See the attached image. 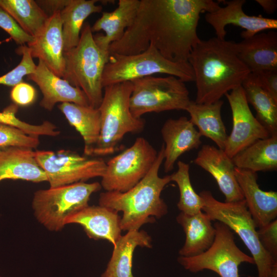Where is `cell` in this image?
<instances>
[{
  "label": "cell",
  "instance_id": "cell-1",
  "mask_svg": "<svg viewBox=\"0 0 277 277\" xmlns=\"http://www.w3.org/2000/svg\"><path fill=\"white\" fill-rule=\"evenodd\" d=\"M220 7L212 0H140L133 23L110 46V54H137L151 45L170 61L188 62L201 40L197 33L200 14Z\"/></svg>",
  "mask_w": 277,
  "mask_h": 277
},
{
  "label": "cell",
  "instance_id": "cell-2",
  "mask_svg": "<svg viewBox=\"0 0 277 277\" xmlns=\"http://www.w3.org/2000/svg\"><path fill=\"white\" fill-rule=\"evenodd\" d=\"M194 75L195 102L209 104L242 86L251 73L240 58L236 43L213 37L200 41L188 59Z\"/></svg>",
  "mask_w": 277,
  "mask_h": 277
},
{
  "label": "cell",
  "instance_id": "cell-3",
  "mask_svg": "<svg viewBox=\"0 0 277 277\" xmlns=\"http://www.w3.org/2000/svg\"><path fill=\"white\" fill-rule=\"evenodd\" d=\"M164 159L162 145L151 168L136 185L128 191L102 192L99 205L123 212L122 231L139 230L149 223H153L168 212V206L161 197L162 191L170 182V175L160 177L159 169Z\"/></svg>",
  "mask_w": 277,
  "mask_h": 277
},
{
  "label": "cell",
  "instance_id": "cell-4",
  "mask_svg": "<svg viewBox=\"0 0 277 277\" xmlns=\"http://www.w3.org/2000/svg\"><path fill=\"white\" fill-rule=\"evenodd\" d=\"M110 52L95 43L91 26H83L78 44L64 52L63 79L85 94L90 106L98 108L103 97L102 76Z\"/></svg>",
  "mask_w": 277,
  "mask_h": 277
},
{
  "label": "cell",
  "instance_id": "cell-5",
  "mask_svg": "<svg viewBox=\"0 0 277 277\" xmlns=\"http://www.w3.org/2000/svg\"><path fill=\"white\" fill-rule=\"evenodd\" d=\"M132 90L131 82L106 86L98 108L101 116V129L98 141L92 155L105 156L113 153L124 135L142 131L145 121L131 113L129 100Z\"/></svg>",
  "mask_w": 277,
  "mask_h": 277
},
{
  "label": "cell",
  "instance_id": "cell-6",
  "mask_svg": "<svg viewBox=\"0 0 277 277\" xmlns=\"http://www.w3.org/2000/svg\"><path fill=\"white\" fill-rule=\"evenodd\" d=\"M199 195L203 200L202 211L212 221L227 225L236 233L252 255L258 270V277H277V261L262 246L256 225L244 200L231 203L216 200L210 191L203 190Z\"/></svg>",
  "mask_w": 277,
  "mask_h": 277
},
{
  "label": "cell",
  "instance_id": "cell-7",
  "mask_svg": "<svg viewBox=\"0 0 277 277\" xmlns=\"http://www.w3.org/2000/svg\"><path fill=\"white\" fill-rule=\"evenodd\" d=\"M156 74L174 76L184 82L194 81V72L188 62L170 61L151 45L137 54H110L103 74L102 86L104 88Z\"/></svg>",
  "mask_w": 277,
  "mask_h": 277
},
{
  "label": "cell",
  "instance_id": "cell-8",
  "mask_svg": "<svg viewBox=\"0 0 277 277\" xmlns=\"http://www.w3.org/2000/svg\"><path fill=\"white\" fill-rule=\"evenodd\" d=\"M101 188L98 182H81L38 190L32 202L35 216L47 229L61 230L70 216L89 205L91 194Z\"/></svg>",
  "mask_w": 277,
  "mask_h": 277
},
{
  "label": "cell",
  "instance_id": "cell-9",
  "mask_svg": "<svg viewBox=\"0 0 277 277\" xmlns=\"http://www.w3.org/2000/svg\"><path fill=\"white\" fill-rule=\"evenodd\" d=\"M130 110L136 118L150 112L185 110L190 102L185 82L171 75H151L131 82Z\"/></svg>",
  "mask_w": 277,
  "mask_h": 277
},
{
  "label": "cell",
  "instance_id": "cell-10",
  "mask_svg": "<svg viewBox=\"0 0 277 277\" xmlns=\"http://www.w3.org/2000/svg\"><path fill=\"white\" fill-rule=\"evenodd\" d=\"M213 226L215 235L211 246L196 256H180L179 263L193 273L209 270L220 277H239L240 265L243 263L254 264L253 258L237 246L233 232L227 225L215 221Z\"/></svg>",
  "mask_w": 277,
  "mask_h": 277
},
{
  "label": "cell",
  "instance_id": "cell-11",
  "mask_svg": "<svg viewBox=\"0 0 277 277\" xmlns=\"http://www.w3.org/2000/svg\"><path fill=\"white\" fill-rule=\"evenodd\" d=\"M157 152L145 138L137 137L132 146L106 163L101 185L106 191L124 192L149 171Z\"/></svg>",
  "mask_w": 277,
  "mask_h": 277
},
{
  "label": "cell",
  "instance_id": "cell-12",
  "mask_svg": "<svg viewBox=\"0 0 277 277\" xmlns=\"http://www.w3.org/2000/svg\"><path fill=\"white\" fill-rule=\"evenodd\" d=\"M35 157L45 171L50 187L102 177L106 167L102 159H90L66 150L35 151Z\"/></svg>",
  "mask_w": 277,
  "mask_h": 277
},
{
  "label": "cell",
  "instance_id": "cell-13",
  "mask_svg": "<svg viewBox=\"0 0 277 277\" xmlns=\"http://www.w3.org/2000/svg\"><path fill=\"white\" fill-rule=\"evenodd\" d=\"M225 95L231 110L232 128L224 151L232 159L254 142L268 138L270 134L252 114L242 86Z\"/></svg>",
  "mask_w": 277,
  "mask_h": 277
},
{
  "label": "cell",
  "instance_id": "cell-14",
  "mask_svg": "<svg viewBox=\"0 0 277 277\" xmlns=\"http://www.w3.org/2000/svg\"><path fill=\"white\" fill-rule=\"evenodd\" d=\"M225 7L207 12L205 19L214 30L216 37L225 39L227 32L225 28L228 25H233L245 29L241 33V37L247 38L264 30H274L277 28V20L262 15L250 16L243 9L245 0L224 1Z\"/></svg>",
  "mask_w": 277,
  "mask_h": 277
},
{
  "label": "cell",
  "instance_id": "cell-15",
  "mask_svg": "<svg viewBox=\"0 0 277 277\" xmlns=\"http://www.w3.org/2000/svg\"><path fill=\"white\" fill-rule=\"evenodd\" d=\"M28 47L33 58H38L55 75L63 77L65 60L61 11L49 15L42 29L28 44Z\"/></svg>",
  "mask_w": 277,
  "mask_h": 277
},
{
  "label": "cell",
  "instance_id": "cell-16",
  "mask_svg": "<svg viewBox=\"0 0 277 277\" xmlns=\"http://www.w3.org/2000/svg\"><path fill=\"white\" fill-rule=\"evenodd\" d=\"M193 162L214 179L225 196V202L244 200L235 175V166L232 159L223 150L212 145H204Z\"/></svg>",
  "mask_w": 277,
  "mask_h": 277
},
{
  "label": "cell",
  "instance_id": "cell-17",
  "mask_svg": "<svg viewBox=\"0 0 277 277\" xmlns=\"http://www.w3.org/2000/svg\"><path fill=\"white\" fill-rule=\"evenodd\" d=\"M235 175L247 208L256 228L264 227L277 216V192L262 190L257 183L256 172L235 167Z\"/></svg>",
  "mask_w": 277,
  "mask_h": 277
},
{
  "label": "cell",
  "instance_id": "cell-18",
  "mask_svg": "<svg viewBox=\"0 0 277 277\" xmlns=\"http://www.w3.org/2000/svg\"><path fill=\"white\" fill-rule=\"evenodd\" d=\"M39 87L43 98L40 106L51 111L57 103H72L78 105H90L84 92L74 87L64 79L55 75L45 64L39 60L34 73L27 75Z\"/></svg>",
  "mask_w": 277,
  "mask_h": 277
},
{
  "label": "cell",
  "instance_id": "cell-19",
  "mask_svg": "<svg viewBox=\"0 0 277 277\" xmlns=\"http://www.w3.org/2000/svg\"><path fill=\"white\" fill-rule=\"evenodd\" d=\"M161 134L164 142L165 172L173 169L181 155L192 149H197L202 144V136L186 116L167 120L162 127Z\"/></svg>",
  "mask_w": 277,
  "mask_h": 277
},
{
  "label": "cell",
  "instance_id": "cell-20",
  "mask_svg": "<svg viewBox=\"0 0 277 277\" xmlns=\"http://www.w3.org/2000/svg\"><path fill=\"white\" fill-rule=\"evenodd\" d=\"M121 220L114 210L88 205L70 216L66 224H79L89 238L106 240L114 246L121 236Z\"/></svg>",
  "mask_w": 277,
  "mask_h": 277
},
{
  "label": "cell",
  "instance_id": "cell-21",
  "mask_svg": "<svg viewBox=\"0 0 277 277\" xmlns=\"http://www.w3.org/2000/svg\"><path fill=\"white\" fill-rule=\"evenodd\" d=\"M22 180L34 183L47 181L32 149L9 146L0 148V182Z\"/></svg>",
  "mask_w": 277,
  "mask_h": 277
},
{
  "label": "cell",
  "instance_id": "cell-22",
  "mask_svg": "<svg viewBox=\"0 0 277 277\" xmlns=\"http://www.w3.org/2000/svg\"><path fill=\"white\" fill-rule=\"evenodd\" d=\"M238 53L251 72L277 70V33H259L236 43Z\"/></svg>",
  "mask_w": 277,
  "mask_h": 277
},
{
  "label": "cell",
  "instance_id": "cell-23",
  "mask_svg": "<svg viewBox=\"0 0 277 277\" xmlns=\"http://www.w3.org/2000/svg\"><path fill=\"white\" fill-rule=\"evenodd\" d=\"M140 4V0H120L117 7L111 12H104L91 27L92 32L103 31L104 34L93 35L96 44L109 51L110 46L118 41L132 25Z\"/></svg>",
  "mask_w": 277,
  "mask_h": 277
},
{
  "label": "cell",
  "instance_id": "cell-24",
  "mask_svg": "<svg viewBox=\"0 0 277 277\" xmlns=\"http://www.w3.org/2000/svg\"><path fill=\"white\" fill-rule=\"evenodd\" d=\"M176 220L186 235L185 243L179 250L180 256H196L211 246L214 240L215 230L211 220L205 212L201 211L189 215L181 212Z\"/></svg>",
  "mask_w": 277,
  "mask_h": 277
},
{
  "label": "cell",
  "instance_id": "cell-25",
  "mask_svg": "<svg viewBox=\"0 0 277 277\" xmlns=\"http://www.w3.org/2000/svg\"><path fill=\"white\" fill-rule=\"evenodd\" d=\"M150 236L145 231L130 230L121 235L113 246L111 257L101 277H135L132 260L136 247H152Z\"/></svg>",
  "mask_w": 277,
  "mask_h": 277
},
{
  "label": "cell",
  "instance_id": "cell-26",
  "mask_svg": "<svg viewBox=\"0 0 277 277\" xmlns=\"http://www.w3.org/2000/svg\"><path fill=\"white\" fill-rule=\"evenodd\" d=\"M223 103L221 100L209 104H199L191 100L185 110L201 135L211 139L217 147L224 150L228 135L221 116Z\"/></svg>",
  "mask_w": 277,
  "mask_h": 277
},
{
  "label": "cell",
  "instance_id": "cell-27",
  "mask_svg": "<svg viewBox=\"0 0 277 277\" xmlns=\"http://www.w3.org/2000/svg\"><path fill=\"white\" fill-rule=\"evenodd\" d=\"M69 123L80 133L84 142V152L92 155L98 141L101 129V116L98 108L72 103L58 106Z\"/></svg>",
  "mask_w": 277,
  "mask_h": 277
},
{
  "label": "cell",
  "instance_id": "cell-28",
  "mask_svg": "<svg viewBox=\"0 0 277 277\" xmlns=\"http://www.w3.org/2000/svg\"><path fill=\"white\" fill-rule=\"evenodd\" d=\"M235 167L254 172L277 170V135L259 140L232 158Z\"/></svg>",
  "mask_w": 277,
  "mask_h": 277
},
{
  "label": "cell",
  "instance_id": "cell-29",
  "mask_svg": "<svg viewBox=\"0 0 277 277\" xmlns=\"http://www.w3.org/2000/svg\"><path fill=\"white\" fill-rule=\"evenodd\" d=\"M96 0H70L61 11L64 51L67 52L77 46L85 19L91 14L100 13L103 8Z\"/></svg>",
  "mask_w": 277,
  "mask_h": 277
},
{
  "label": "cell",
  "instance_id": "cell-30",
  "mask_svg": "<svg viewBox=\"0 0 277 277\" xmlns=\"http://www.w3.org/2000/svg\"><path fill=\"white\" fill-rule=\"evenodd\" d=\"M241 86L248 103L255 110L256 118L270 136L277 135V101L258 84L251 73Z\"/></svg>",
  "mask_w": 277,
  "mask_h": 277
},
{
  "label": "cell",
  "instance_id": "cell-31",
  "mask_svg": "<svg viewBox=\"0 0 277 277\" xmlns=\"http://www.w3.org/2000/svg\"><path fill=\"white\" fill-rule=\"evenodd\" d=\"M0 6L32 37L42 29L49 16L33 0H0Z\"/></svg>",
  "mask_w": 277,
  "mask_h": 277
},
{
  "label": "cell",
  "instance_id": "cell-32",
  "mask_svg": "<svg viewBox=\"0 0 277 277\" xmlns=\"http://www.w3.org/2000/svg\"><path fill=\"white\" fill-rule=\"evenodd\" d=\"M177 170L170 175L171 181L178 186L180 198L177 204L178 209L184 213L192 215L201 211L204 206L201 196L194 190L190 179L189 165L179 161Z\"/></svg>",
  "mask_w": 277,
  "mask_h": 277
},
{
  "label": "cell",
  "instance_id": "cell-33",
  "mask_svg": "<svg viewBox=\"0 0 277 277\" xmlns=\"http://www.w3.org/2000/svg\"><path fill=\"white\" fill-rule=\"evenodd\" d=\"M16 108L15 105H11L0 112V124L16 127L28 135L38 137L43 135L56 136L60 134L56 126L49 121H45L40 125H32L19 120L15 115Z\"/></svg>",
  "mask_w": 277,
  "mask_h": 277
},
{
  "label": "cell",
  "instance_id": "cell-34",
  "mask_svg": "<svg viewBox=\"0 0 277 277\" xmlns=\"http://www.w3.org/2000/svg\"><path fill=\"white\" fill-rule=\"evenodd\" d=\"M16 52L22 55V60L14 68L0 76V85L14 87L22 82L25 76L34 73L36 69V65L28 46L22 45L16 49Z\"/></svg>",
  "mask_w": 277,
  "mask_h": 277
},
{
  "label": "cell",
  "instance_id": "cell-35",
  "mask_svg": "<svg viewBox=\"0 0 277 277\" xmlns=\"http://www.w3.org/2000/svg\"><path fill=\"white\" fill-rule=\"evenodd\" d=\"M39 144L38 137L28 135L16 127L0 124V148L16 146L33 149Z\"/></svg>",
  "mask_w": 277,
  "mask_h": 277
},
{
  "label": "cell",
  "instance_id": "cell-36",
  "mask_svg": "<svg viewBox=\"0 0 277 277\" xmlns=\"http://www.w3.org/2000/svg\"><path fill=\"white\" fill-rule=\"evenodd\" d=\"M0 27L17 44L22 46L29 43L33 37L26 33L14 18L0 6Z\"/></svg>",
  "mask_w": 277,
  "mask_h": 277
},
{
  "label": "cell",
  "instance_id": "cell-37",
  "mask_svg": "<svg viewBox=\"0 0 277 277\" xmlns=\"http://www.w3.org/2000/svg\"><path fill=\"white\" fill-rule=\"evenodd\" d=\"M259 241L264 249L277 261V220L257 230Z\"/></svg>",
  "mask_w": 277,
  "mask_h": 277
},
{
  "label": "cell",
  "instance_id": "cell-38",
  "mask_svg": "<svg viewBox=\"0 0 277 277\" xmlns=\"http://www.w3.org/2000/svg\"><path fill=\"white\" fill-rule=\"evenodd\" d=\"M10 97L15 104L26 106L34 101L36 91L32 85L22 82L13 87L10 92Z\"/></svg>",
  "mask_w": 277,
  "mask_h": 277
},
{
  "label": "cell",
  "instance_id": "cell-39",
  "mask_svg": "<svg viewBox=\"0 0 277 277\" xmlns=\"http://www.w3.org/2000/svg\"><path fill=\"white\" fill-rule=\"evenodd\" d=\"M258 84L277 101V70L251 72Z\"/></svg>",
  "mask_w": 277,
  "mask_h": 277
},
{
  "label": "cell",
  "instance_id": "cell-40",
  "mask_svg": "<svg viewBox=\"0 0 277 277\" xmlns=\"http://www.w3.org/2000/svg\"><path fill=\"white\" fill-rule=\"evenodd\" d=\"M70 0L62 1H37L38 5L43 9L52 11V13L56 11L62 10L70 2ZM51 13V14H52Z\"/></svg>",
  "mask_w": 277,
  "mask_h": 277
},
{
  "label": "cell",
  "instance_id": "cell-41",
  "mask_svg": "<svg viewBox=\"0 0 277 277\" xmlns=\"http://www.w3.org/2000/svg\"><path fill=\"white\" fill-rule=\"evenodd\" d=\"M255 2L268 14L274 13L277 8V1L276 0H256Z\"/></svg>",
  "mask_w": 277,
  "mask_h": 277
}]
</instances>
